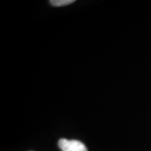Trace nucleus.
<instances>
[{
	"label": "nucleus",
	"instance_id": "obj_2",
	"mask_svg": "<svg viewBox=\"0 0 151 151\" xmlns=\"http://www.w3.org/2000/svg\"><path fill=\"white\" fill-rule=\"evenodd\" d=\"M72 3H74V0H51L50 1V4L55 6L68 5Z\"/></svg>",
	"mask_w": 151,
	"mask_h": 151
},
{
	"label": "nucleus",
	"instance_id": "obj_1",
	"mask_svg": "<svg viewBox=\"0 0 151 151\" xmlns=\"http://www.w3.org/2000/svg\"><path fill=\"white\" fill-rule=\"evenodd\" d=\"M59 147L62 151H87V149L83 143L75 139H61L59 140Z\"/></svg>",
	"mask_w": 151,
	"mask_h": 151
}]
</instances>
